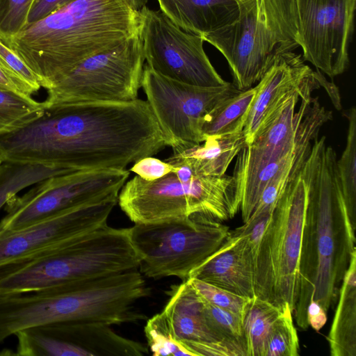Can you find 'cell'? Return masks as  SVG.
<instances>
[{
    "label": "cell",
    "mask_w": 356,
    "mask_h": 356,
    "mask_svg": "<svg viewBox=\"0 0 356 356\" xmlns=\"http://www.w3.org/2000/svg\"><path fill=\"white\" fill-rule=\"evenodd\" d=\"M70 171L42 165L2 161L0 163V209L21 191L49 177Z\"/></svg>",
    "instance_id": "d4e9b609"
},
{
    "label": "cell",
    "mask_w": 356,
    "mask_h": 356,
    "mask_svg": "<svg viewBox=\"0 0 356 356\" xmlns=\"http://www.w3.org/2000/svg\"><path fill=\"white\" fill-rule=\"evenodd\" d=\"M348 122L346 143L337 169L341 188L349 218L356 226V108L344 112Z\"/></svg>",
    "instance_id": "484cf974"
},
{
    "label": "cell",
    "mask_w": 356,
    "mask_h": 356,
    "mask_svg": "<svg viewBox=\"0 0 356 356\" xmlns=\"http://www.w3.org/2000/svg\"><path fill=\"white\" fill-rule=\"evenodd\" d=\"M160 10L181 29L201 35L232 23L238 16L235 0H156Z\"/></svg>",
    "instance_id": "d6986e66"
},
{
    "label": "cell",
    "mask_w": 356,
    "mask_h": 356,
    "mask_svg": "<svg viewBox=\"0 0 356 356\" xmlns=\"http://www.w3.org/2000/svg\"><path fill=\"white\" fill-rule=\"evenodd\" d=\"M325 137L314 139L302 170L308 186L293 312L297 325L309 327L311 299L327 313L339 292L353 254L355 228L348 214L337 169V154Z\"/></svg>",
    "instance_id": "7a4b0ae2"
},
{
    "label": "cell",
    "mask_w": 356,
    "mask_h": 356,
    "mask_svg": "<svg viewBox=\"0 0 356 356\" xmlns=\"http://www.w3.org/2000/svg\"><path fill=\"white\" fill-rule=\"evenodd\" d=\"M44 104L19 92L0 87V134L16 130L38 117Z\"/></svg>",
    "instance_id": "4316f807"
},
{
    "label": "cell",
    "mask_w": 356,
    "mask_h": 356,
    "mask_svg": "<svg viewBox=\"0 0 356 356\" xmlns=\"http://www.w3.org/2000/svg\"><path fill=\"white\" fill-rule=\"evenodd\" d=\"M176 339L182 341H213L221 339L209 325L202 298L188 280L174 286L162 311Z\"/></svg>",
    "instance_id": "ffe728a7"
},
{
    "label": "cell",
    "mask_w": 356,
    "mask_h": 356,
    "mask_svg": "<svg viewBox=\"0 0 356 356\" xmlns=\"http://www.w3.org/2000/svg\"><path fill=\"white\" fill-rule=\"evenodd\" d=\"M73 1L74 0H34L27 16L26 26L44 18Z\"/></svg>",
    "instance_id": "d590c367"
},
{
    "label": "cell",
    "mask_w": 356,
    "mask_h": 356,
    "mask_svg": "<svg viewBox=\"0 0 356 356\" xmlns=\"http://www.w3.org/2000/svg\"><path fill=\"white\" fill-rule=\"evenodd\" d=\"M145 60L140 33L90 56L47 90L44 106L138 99Z\"/></svg>",
    "instance_id": "8fae6325"
},
{
    "label": "cell",
    "mask_w": 356,
    "mask_h": 356,
    "mask_svg": "<svg viewBox=\"0 0 356 356\" xmlns=\"http://www.w3.org/2000/svg\"><path fill=\"white\" fill-rule=\"evenodd\" d=\"M315 77V71L305 63L300 54L290 51L278 56L257 83V90L243 129L247 145L288 99Z\"/></svg>",
    "instance_id": "e0dca14e"
},
{
    "label": "cell",
    "mask_w": 356,
    "mask_h": 356,
    "mask_svg": "<svg viewBox=\"0 0 356 356\" xmlns=\"http://www.w3.org/2000/svg\"><path fill=\"white\" fill-rule=\"evenodd\" d=\"M118 199L74 208L26 227L0 230V267L28 259L107 224Z\"/></svg>",
    "instance_id": "2e32d148"
},
{
    "label": "cell",
    "mask_w": 356,
    "mask_h": 356,
    "mask_svg": "<svg viewBox=\"0 0 356 356\" xmlns=\"http://www.w3.org/2000/svg\"><path fill=\"white\" fill-rule=\"evenodd\" d=\"M170 146L147 100L44 106L23 127L0 134L2 161L68 170L126 169Z\"/></svg>",
    "instance_id": "6da1fadb"
},
{
    "label": "cell",
    "mask_w": 356,
    "mask_h": 356,
    "mask_svg": "<svg viewBox=\"0 0 356 356\" xmlns=\"http://www.w3.org/2000/svg\"><path fill=\"white\" fill-rule=\"evenodd\" d=\"M289 305L284 307L268 335L264 356H298L299 339Z\"/></svg>",
    "instance_id": "f1b7e54d"
},
{
    "label": "cell",
    "mask_w": 356,
    "mask_h": 356,
    "mask_svg": "<svg viewBox=\"0 0 356 356\" xmlns=\"http://www.w3.org/2000/svg\"><path fill=\"white\" fill-rule=\"evenodd\" d=\"M319 86L315 78L295 92L237 154L232 176L240 195L266 165L293 159L311 147L323 126L332 119V111L312 97Z\"/></svg>",
    "instance_id": "30bf717a"
},
{
    "label": "cell",
    "mask_w": 356,
    "mask_h": 356,
    "mask_svg": "<svg viewBox=\"0 0 356 356\" xmlns=\"http://www.w3.org/2000/svg\"><path fill=\"white\" fill-rule=\"evenodd\" d=\"M0 65L22 84L29 95L32 96L41 88L36 76L31 70L19 56L1 39Z\"/></svg>",
    "instance_id": "d6a6232c"
},
{
    "label": "cell",
    "mask_w": 356,
    "mask_h": 356,
    "mask_svg": "<svg viewBox=\"0 0 356 356\" xmlns=\"http://www.w3.org/2000/svg\"><path fill=\"white\" fill-rule=\"evenodd\" d=\"M245 146V137L242 131L208 136L202 143L172 149L171 156L186 163L198 175L222 177Z\"/></svg>",
    "instance_id": "44dd1931"
},
{
    "label": "cell",
    "mask_w": 356,
    "mask_h": 356,
    "mask_svg": "<svg viewBox=\"0 0 356 356\" xmlns=\"http://www.w3.org/2000/svg\"><path fill=\"white\" fill-rule=\"evenodd\" d=\"M127 169L84 170L49 177L5 205L0 230L17 229L81 206L118 199Z\"/></svg>",
    "instance_id": "7c38bea8"
},
{
    "label": "cell",
    "mask_w": 356,
    "mask_h": 356,
    "mask_svg": "<svg viewBox=\"0 0 356 356\" xmlns=\"http://www.w3.org/2000/svg\"><path fill=\"white\" fill-rule=\"evenodd\" d=\"M235 1H236L238 2V1H241V0H235Z\"/></svg>",
    "instance_id": "b9f144b4"
},
{
    "label": "cell",
    "mask_w": 356,
    "mask_h": 356,
    "mask_svg": "<svg viewBox=\"0 0 356 356\" xmlns=\"http://www.w3.org/2000/svg\"><path fill=\"white\" fill-rule=\"evenodd\" d=\"M187 280L197 293L207 302L232 311L243 318L245 308L250 298L241 296L195 278H190Z\"/></svg>",
    "instance_id": "1f68e13d"
},
{
    "label": "cell",
    "mask_w": 356,
    "mask_h": 356,
    "mask_svg": "<svg viewBox=\"0 0 356 356\" xmlns=\"http://www.w3.org/2000/svg\"><path fill=\"white\" fill-rule=\"evenodd\" d=\"M315 76L319 86L324 87V88L328 93L332 102V104L334 105L335 108L337 110H341V97L337 86L333 82L327 81L325 77L322 74V72L317 69L315 71Z\"/></svg>",
    "instance_id": "74e56055"
},
{
    "label": "cell",
    "mask_w": 356,
    "mask_h": 356,
    "mask_svg": "<svg viewBox=\"0 0 356 356\" xmlns=\"http://www.w3.org/2000/svg\"><path fill=\"white\" fill-rule=\"evenodd\" d=\"M140 37L147 65L168 78L190 85L213 87L227 83L207 54L202 35L188 33L161 10H140Z\"/></svg>",
    "instance_id": "5bb4252c"
},
{
    "label": "cell",
    "mask_w": 356,
    "mask_h": 356,
    "mask_svg": "<svg viewBox=\"0 0 356 356\" xmlns=\"http://www.w3.org/2000/svg\"><path fill=\"white\" fill-rule=\"evenodd\" d=\"M230 24L203 35L227 61L233 84L257 83L276 58L300 47L296 0H241Z\"/></svg>",
    "instance_id": "52a82bcc"
},
{
    "label": "cell",
    "mask_w": 356,
    "mask_h": 356,
    "mask_svg": "<svg viewBox=\"0 0 356 356\" xmlns=\"http://www.w3.org/2000/svg\"><path fill=\"white\" fill-rule=\"evenodd\" d=\"M257 90L256 85L218 103L203 119L201 131L204 140L208 136L242 131Z\"/></svg>",
    "instance_id": "603a6c76"
},
{
    "label": "cell",
    "mask_w": 356,
    "mask_h": 356,
    "mask_svg": "<svg viewBox=\"0 0 356 356\" xmlns=\"http://www.w3.org/2000/svg\"><path fill=\"white\" fill-rule=\"evenodd\" d=\"M174 165L164 177L146 181L136 175L121 188L118 202L134 223H150L203 216L223 222L240 210L236 179L195 174L184 162L170 156Z\"/></svg>",
    "instance_id": "8992f818"
},
{
    "label": "cell",
    "mask_w": 356,
    "mask_h": 356,
    "mask_svg": "<svg viewBox=\"0 0 356 356\" xmlns=\"http://www.w3.org/2000/svg\"><path fill=\"white\" fill-rule=\"evenodd\" d=\"M327 336L332 356H356V252L343 278Z\"/></svg>",
    "instance_id": "7402d4cb"
},
{
    "label": "cell",
    "mask_w": 356,
    "mask_h": 356,
    "mask_svg": "<svg viewBox=\"0 0 356 356\" xmlns=\"http://www.w3.org/2000/svg\"><path fill=\"white\" fill-rule=\"evenodd\" d=\"M145 333L149 349L154 356H194L192 352L176 339L162 312L147 321Z\"/></svg>",
    "instance_id": "83f0119b"
},
{
    "label": "cell",
    "mask_w": 356,
    "mask_h": 356,
    "mask_svg": "<svg viewBox=\"0 0 356 356\" xmlns=\"http://www.w3.org/2000/svg\"><path fill=\"white\" fill-rule=\"evenodd\" d=\"M251 298L254 287V258L238 227L230 231L221 245L196 267L189 278Z\"/></svg>",
    "instance_id": "ac0fdd59"
},
{
    "label": "cell",
    "mask_w": 356,
    "mask_h": 356,
    "mask_svg": "<svg viewBox=\"0 0 356 356\" xmlns=\"http://www.w3.org/2000/svg\"><path fill=\"white\" fill-rule=\"evenodd\" d=\"M283 308L257 296L249 299L242 318L247 356H264L268 335Z\"/></svg>",
    "instance_id": "cb8c5ba5"
},
{
    "label": "cell",
    "mask_w": 356,
    "mask_h": 356,
    "mask_svg": "<svg viewBox=\"0 0 356 356\" xmlns=\"http://www.w3.org/2000/svg\"><path fill=\"white\" fill-rule=\"evenodd\" d=\"M307 321L309 326L319 331L327 321V312L316 300L311 299L307 308Z\"/></svg>",
    "instance_id": "8d00e7d4"
},
{
    "label": "cell",
    "mask_w": 356,
    "mask_h": 356,
    "mask_svg": "<svg viewBox=\"0 0 356 356\" xmlns=\"http://www.w3.org/2000/svg\"><path fill=\"white\" fill-rule=\"evenodd\" d=\"M34 0H0V39L6 42L21 31Z\"/></svg>",
    "instance_id": "4dcf8cb0"
},
{
    "label": "cell",
    "mask_w": 356,
    "mask_h": 356,
    "mask_svg": "<svg viewBox=\"0 0 356 356\" xmlns=\"http://www.w3.org/2000/svg\"><path fill=\"white\" fill-rule=\"evenodd\" d=\"M149 289L138 269L0 298V345L36 325L76 322L109 325L146 316L135 308Z\"/></svg>",
    "instance_id": "277c9868"
},
{
    "label": "cell",
    "mask_w": 356,
    "mask_h": 356,
    "mask_svg": "<svg viewBox=\"0 0 356 356\" xmlns=\"http://www.w3.org/2000/svg\"><path fill=\"white\" fill-rule=\"evenodd\" d=\"M140 26V13L123 0H74L5 43L47 90L87 58L138 34Z\"/></svg>",
    "instance_id": "3957f363"
},
{
    "label": "cell",
    "mask_w": 356,
    "mask_h": 356,
    "mask_svg": "<svg viewBox=\"0 0 356 356\" xmlns=\"http://www.w3.org/2000/svg\"><path fill=\"white\" fill-rule=\"evenodd\" d=\"M173 168L170 163L149 156L134 162L130 170L144 180L154 181L164 177Z\"/></svg>",
    "instance_id": "e575fe53"
},
{
    "label": "cell",
    "mask_w": 356,
    "mask_h": 356,
    "mask_svg": "<svg viewBox=\"0 0 356 356\" xmlns=\"http://www.w3.org/2000/svg\"><path fill=\"white\" fill-rule=\"evenodd\" d=\"M204 304L207 323L212 330L221 339L245 341L241 316L215 306L205 300H204Z\"/></svg>",
    "instance_id": "f546056e"
},
{
    "label": "cell",
    "mask_w": 356,
    "mask_h": 356,
    "mask_svg": "<svg viewBox=\"0 0 356 356\" xmlns=\"http://www.w3.org/2000/svg\"><path fill=\"white\" fill-rule=\"evenodd\" d=\"M139 260L138 270L145 277L174 276L182 281L214 252L229 234L222 222L203 216L150 223H134L128 228Z\"/></svg>",
    "instance_id": "9c48e42d"
},
{
    "label": "cell",
    "mask_w": 356,
    "mask_h": 356,
    "mask_svg": "<svg viewBox=\"0 0 356 356\" xmlns=\"http://www.w3.org/2000/svg\"><path fill=\"white\" fill-rule=\"evenodd\" d=\"M302 168L277 202L254 261L255 296L281 309L289 305L293 316L308 196Z\"/></svg>",
    "instance_id": "ba28073f"
},
{
    "label": "cell",
    "mask_w": 356,
    "mask_h": 356,
    "mask_svg": "<svg viewBox=\"0 0 356 356\" xmlns=\"http://www.w3.org/2000/svg\"><path fill=\"white\" fill-rule=\"evenodd\" d=\"M2 162V160L0 159V163Z\"/></svg>",
    "instance_id": "60d3db41"
},
{
    "label": "cell",
    "mask_w": 356,
    "mask_h": 356,
    "mask_svg": "<svg viewBox=\"0 0 356 356\" xmlns=\"http://www.w3.org/2000/svg\"><path fill=\"white\" fill-rule=\"evenodd\" d=\"M128 228L103 225L36 257L0 267V298L138 269Z\"/></svg>",
    "instance_id": "5b68a950"
},
{
    "label": "cell",
    "mask_w": 356,
    "mask_h": 356,
    "mask_svg": "<svg viewBox=\"0 0 356 356\" xmlns=\"http://www.w3.org/2000/svg\"><path fill=\"white\" fill-rule=\"evenodd\" d=\"M194 356H247L244 340L224 339L213 341H182Z\"/></svg>",
    "instance_id": "836d02e7"
},
{
    "label": "cell",
    "mask_w": 356,
    "mask_h": 356,
    "mask_svg": "<svg viewBox=\"0 0 356 356\" xmlns=\"http://www.w3.org/2000/svg\"><path fill=\"white\" fill-rule=\"evenodd\" d=\"M0 87L10 89L16 92H19L27 95L24 88L22 84L9 74L0 65ZM30 96V95H29Z\"/></svg>",
    "instance_id": "f35d334b"
},
{
    "label": "cell",
    "mask_w": 356,
    "mask_h": 356,
    "mask_svg": "<svg viewBox=\"0 0 356 356\" xmlns=\"http://www.w3.org/2000/svg\"><path fill=\"white\" fill-rule=\"evenodd\" d=\"M141 88L172 149L202 143L206 115L220 101L237 93L232 83L204 87L180 82L143 68Z\"/></svg>",
    "instance_id": "4fadbf2b"
},
{
    "label": "cell",
    "mask_w": 356,
    "mask_h": 356,
    "mask_svg": "<svg viewBox=\"0 0 356 356\" xmlns=\"http://www.w3.org/2000/svg\"><path fill=\"white\" fill-rule=\"evenodd\" d=\"M302 58L331 79L349 65L356 0H296Z\"/></svg>",
    "instance_id": "9a60e30c"
},
{
    "label": "cell",
    "mask_w": 356,
    "mask_h": 356,
    "mask_svg": "<svg viewBox=\"0 0 356 356\" xmlns=\"http://www.w3.org/2000/svg\"><path fill=\"white\" fill-rule=\"evenodd\" d=\"M133 10L140 12L147 5L148 0H123Z\"/></svg>",
    "instance_id": "ab89813d"
}]
</instances>
